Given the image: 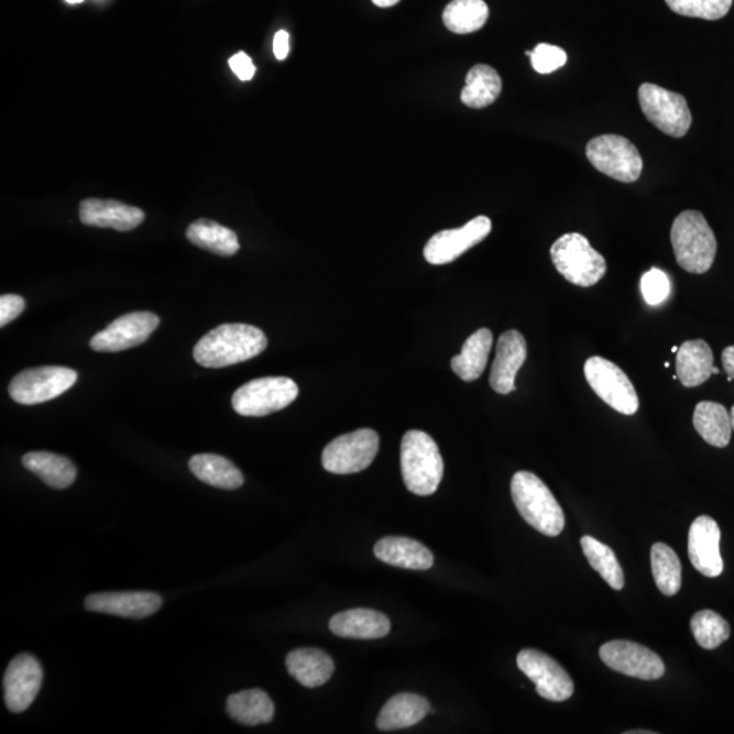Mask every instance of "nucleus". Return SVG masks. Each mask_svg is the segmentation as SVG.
Masks as SVG:
<instances>
[{"instance_id": "obj_1", "label": "nucleus", "mask_w": 734, "mask_h": 734, "mask_svg": "<svg viewBox=\"0 0 734 734\" xmlns=\"http://www.w3.org/2000/svg\"><path fill=\"white\" fill-rule=\"evenodd\" d=\"M267 344L262 329L248 324H222L199 340L194 358L207 369L228 368L262 354Z\"/></svg>"}, {"instance_id": "obj_2", "label": "nucleus", "mask_w": 734, "mask_h": 734, "mask_svg": "<svg viewBox=\"0 0 734 734\" xmlns=\"http://www.w3.org/2000/svg\"><path fill=\"white\" fill-rule=\"evenodd\" d=\"M512 499L532 528L550 537L562 534L566 524L563 508L535 473L519 471L513 476Z\"/></svg>"}, {"instance_id": "obj_3", "label": "nucleus", "mask_w": 734, "mask_h": 734, "mask_svg": "<svg viewBox=\"0 0 734 734\" xmlns=\"http://www.w3.org/2000/svg\"><path fill=\"white\" fill-rule=\"evenodd\" d=\"M670 242L676 262L690 274L708 273L715 260L716 239L702 212L687 210L675 219Z\"/></svg>"}, {"instance_id": "obj_4", "label": "nucleus", "mask_w": 734, "mask_h": 734, "mask_svg": "<svg viewBox=\"0 0 734 734\" xmlns=\"http://www.w3.org/2000/svg\"><path fill=\"white\" fill-rule=\"evenodd\" d=\"M402 473L406 487L420 496L435 494L443 476V460L435 439L412 430L403 437Z\"/></svg>"}, {"instance_id": "obj_5", "label": "nucleus", "mask_w": 734, "mask_h": 734, "mask_svg": "<svg viewBox=\"0 0 734 734\" xmlns=\"http://www.w3.org/2000/svg\"><path fill=\"white\" fill-rule=\"evenodd\" d=\"M550 253L558 273L578 287L598 285L606 273L603 254L580 233L563 234L554 242Z\"/></svg>"}, {"instance_id": "obj_6", "label": "nucleus", "mask_w": 734, "mask_h": 734, "mask_svg": "<svg viewBox=\"0 0 734 734\" xmlns=\"http://www.w3.org/2000/svg\"><path fill=\"white\" fill-rule=\"evenodd\" d=\"M587 157L596 169L622 183H635L643 175L644 161L627 138L600 135L587 144Z\"/></svg>"}, {"instance_id": "obj_7", "label": "nucleus", "mask_w": 734, "mask_h": 734, "mask_svg": "<svg viewBox=\"0 0 734 734\" xmlns=\"http://www.w3.org/2000/svg\"><path fill=\"white\" fill-rule=\"evenodd\" d=\"M583 373L593 392L615 412L628 416L638 413V393L616 363L603 357H591L583 366Z\"/></svg>"}, {"instance_id": "obj_8", "label": "nucleus", "mask_w": 734, "mask_h": 734, "mask_svg": "<svg viewBox=\"0 0 734 734\" xmlns=\"http://www.w3.org/2000/svg\"><path fill=\"white\" fill-rule=\"evenodd\" d=\"M298 392L292 379H256L234 392L231 406L242 416H265L291 406Z\"/></svg>"}, {"instance_id": "obj_9", "label": "nucleus", "mask_w": 734, "mask_h": 734, "mask_svg": "<svg viewBox=\"0 0 734 734\" xmlns=\"http://www.w3.org/2000/svg\"><path fill=\"white\" fill-rule=\"evenodd\" d=\"M639 106L653 125L664 134L681 138L689 132L692 114L683 96L653 84L640 85Z\"/></svg>"}, {"instance_id": "obj_10", "label": "nucleus", "mask_w": 734, "mask_h": 734, "mask_svg": "<svg viewBox=\"0 0 734 734\" xmlns=\"http://www.w3.org/2000/svg\"><path fill=\"white\" fill-rule=\"evenodd\" d=\"M78 374L63 366H42L23 370L9 385V393L15 403L23 406L54 401L77 383Z\"/></svg>"}, {"instance_id": "obj_11", "label": "nucleus", "mask_w": 734, "mask_h": 734, "mask_svg": "<svg viewBox=\"0 0 734 734\" xmlns=\"http://www.w3.org/2000/svg\"><path fill=\"white\" fill-rule=\"evenodd\" d=\"M377 432L361 429L329 442L322 452V467L335 475H350L372 464L379 452Z\"/></svg>"}, {"instance_id": "obj_12", "label": "nucleus", "mask_w": 734, "mask_h": 734, "mask_svg": "<svg viewBox=\"0 0 734 734\" xmlns=\"http://www.w3.org/2000/svg\"><path fill=\"white\" fill-rule=\"evenodd\" d=\"M517 666L536 684V692L551 702L568 701L574 693V681L552 657L536 649L518 653Z\"/></svg>"}, {"instance_id": "obj_13", "label": "nucleus", "mask_w": 734, "mask_h": 734, "mask_svg": "<svg viewBox=\"0 0 734 734\" xmlns=\"http://www.w3.org/2000/svg\"><path fill=\"white\" fill-rule=\"evenodd\" d=\"M600 658L606 667L629 678L657 680L666 673L660 656L632 640H611L604 644L600 647Z\"/></svg>"}, {"instance_id": "obj_14", "label": "nucleus", "mask_w": 734, "mask_h": 734, "mask_svg": "<svg viewBox=\"0 0 734 734\" xmlns=\"http://www.w3.org/2000/svg\"><path fill=\"white\" fill-rule=\"evenodd\" d=\"M160 326V317L152 311H132L119 317L90 340L91 350L119 352L146 342Z\"/></svg>"}, {"instance_id": "obj_15", "label": "nucleus", "mask_w": 734, "mask_h": 734, "mask_svg": "<svg viewBox=\"0 0 734 734\" xmlns=\"http://www.w3.org/2000/svg\"><path fill=\"white\" fill-rule=\"evenodd\" d=\"M493 223L481 216L460 229L442 230L431 237L425 247V259L432 265L454 262L461 254L482 242L491 233Z\"/></svg>"}, {"instance_id": "obj_16", "label": "nucleus", "mask_w": 734, "mask_h": 734, "mask_svg": "<svg viewBox=\"0 0 734 734\" xmlns=\"http://www.w3.org/2000/svg\"><path fill=\"white\" fill-rule=\"evenodd\" d=\"M43 669L31 655L17 656L6 669L4 702L11 713H22L31 706L42 689Z\"/></svg>"}, {"instance_id": "obj_17", "label": "nucleus", "mask_w": 734, "mask_h": 734, "mask_svg": "<svg viewBox=\"0 0 734 734\" xmlns=\"http://www.w3.org/2000/svg\"><path fill=\"white\" fill-rule=\"evenodd\" d=\"M528 357L527 340L518 331L501 335L496 344V354L491 368L490 385L500 395L516 391V377Z\"/></svg>"}, {"instance_id": "obj_18", "label": "nucleus", "mask_w": 734, "mask_h": 734, "mask_svg": "<svg viewBox=\"0 0 734 734\" xmlns=\"http://www.w3.org/2000/svg\"><path fill=\"white\" fill-rule=\"evenodd\" d=\"M721 530L712 517L701 516L689 532V558L693 568L704 577H720L724 560L720 552Z\"/></svg>"}, {"instance_id": "obj_19", "label": "nucleus", "mask_w": 734, "mask_h": 734, "mask_svg": "<svg viewBox=\"0 0 734 734\" xmlns=\"http://www.w3.org/2000/svg\"><path fill=\"white\" fill-rule=\"evenodd\" d=\"M162 598L153 592L96 593L85 600V609L98 614L143 620L158 612Z\"/></svg>"}, {"instance_id": "obj_20", "label": "nucleus", "mask_w": 734, "mask_h": 734, "mask_svg": "<svg viewBox=\"0 0 734 734\" xmlns=\"http://www.w3.org/2000/svg\"><path fill=\"white\" fill-rule=\"evenodd\" d=\"M79 219L86 227L130 231L144 221V212L118 200L86 199L80 201Z\"/></svg>"}, {"instance_id": "obj_21", "label": "nucleus", "mask_w": 734, "mask_h": 734, "mask_svg": "<svg viewBox=\"0 0 734 734\" xmlns=\"http://www.w3.org/2000/svg\"><path fill=\"white\" fill-rule=\"evenodd\" d=\"M329 629L342 638L380 639L390 634L391 621L381 612L357 609L335 615L329 621Z\"/></svg>"}, {"instance_id": "obj_22", "label": "nucleus", "mask_w": 734, "mask_h": 734, "mask_svg": "<svg viewBox=\"0 0 734 734\" xmlns=\"http://www.w3.org/2000/svg\"><path fill=\"white\" fill-rule=\"evenodd\" d=\"M374 555L381 562L395 568L429 570L435 563L429 548L409 537L388 536L375 543Z\"/></svg>"}, {"instance_id": "obj_23", "label": "nucleus", "mask_w": 734, "mask_h": 734, "mask_svg": "<svg viewBox=\"0 0 734 734\" xmlns=\"http://www.w3.org/2000/svg\"><path fill=\"white\" fill-rule=\"evenodd\" d=\"M713 350L704 340H689L679 347L676 374L686 388H695L706 383L713 375Z\"/></svg>"}, {"instance_id": "obj_24", "label": "nucleus", "mask_w": 734, "mask_h": 734, "mask_svg": "<svg viewBox=\"0 0 734 734\" xmlns=\"http://www.w3.org/2000/svg\"><path fill=\"white\" fill-rule=\"evenodd\" d=\"M288 673L306 689H316L332 678L335 662L326 651L306 647L288 653L286 657Z\"/></svg>"}, {"instance_id": "obj_25", "label": "nucleus", "mask_w": 734, "mask_h": 734, "mask_svg": "<svg viewBox=\"0 0 734 734\" xmlns=\"http://www.w3.org/2000/svg\"><path fill=\"white\" fill-rule=\"evenodd\" d=\"M429 713L431 706L424 697L416 693H397L381 710L377 726L383 732L406 730L419 724Z\"/></svg>"}, {"instance_id": "obj_26", "label": "nucleus", "mask_w": 734, "mask_h": 734, "mask_svg": "<svg viewBox=\"0 0 734 734\" xmlns=\"http://www.w3.org/2000/svg\"><path fill=\"white\" fill-rule=\"evenodd\" d=\"M493 332L487 328L478 329L470 338L462 344L459 355L453 357L452 370L462 381L472 383L481 379L487 366L491 347H493Z\"/></svg>"}, {"instance_id": "obj_27", "label": "nucleus", "mask_w": 734, "mask_h": 734, "mask_svg": "<svg viewBox=\"0 0 734 734\" xmlns=\"http://www.w3.org/2000/svg\"><path fill=\"white\" fill-rule=\"evenodd\" d=\"M227 710L231 719L247 726L269 724L275 714L269 693L259 689L233 693L228 699Z\"/></svg>"}, {"instance_id": "obj_28", "label": "nucleus", "mask_w": 734, "mask_h": 734, "mask_svg": "<svg viewBox=\"0 0 734 734\" xmlns=\"http://www.w3.org/2000/svg\"><path fill=\"white\" fill-rule=\"evenodd\" d=\"M693 427L704 441L715 448H725L732 438L731 414L720 403L701 402L693 412Z\"/></svg>"}, {"instance_id": "obj_29", "label": "nucleus", "mask_w": 734, "mask_h": 734, "mask_svg": "<svg viewBox=\"0 0 734 734\" xmlns=\"http://www.w3.org/2000/svg\"><path fill=\"white\" fill-rule=\"evenodd\" d=\"M28 471L37 475L45 484L65 490L75 482L77 468L65 456L51 452H29L22 458Z\"/></svg>"}, {"instance_id": "obj_30", "label": "nucleus", "mask_w": 734, "mask_h": 734, "mask_svg": "<svg viewBox=\"0 0 734 734\" xmlns=\"http://www.w3.org/2000/svg\"><path fill=\"white\" fill-rule=\"evenodd\" d=\"M189 470L199 481L222 490L240 489L244 475L233 462L218 454H195L189 460Z\"/></svg>"}, {"instance_id": "obj_31", "label": "nucleus", "mask_w": 734, "mask_h": 734, "mask_svg": "<svg viewBox=\"0 0 734 734\" xmlns=\"http://www.w3.org/2000/svg\"><path fill=\"white\" fill-rule=\"evenodd\" d=\"M187 239L201 250L218 254V256H234L240 250V242L233 230L222 227L208 219H199L190 223L187 229Z\"/></svg>"}, {"instance_id": "obj_32", "label": "nucleus", "mask_w": 734, "mask_h": 734, "mask_svg": "<svg viewBox=\"0 0 734 734\" xmlns=\"http://www.w3.org/2000/svg\"><path fill=\"white\" fill-rule=\"evenodd\" d=\"M502 79L487 65H476L467 75L465 88L461 91V102L473 109L490 107L501 96Z\"/></svg>"}, {"instance_id": "obj_33", "label": "nucleus", "mask_w": 734, "mask_h": 734, "mask_svg": "<svg viewBox=\"0 0 734 734\" xmlns=\"http://www.w3.org/2000/svg\"><path fill=\"white\" fill-rule=\"evenodd\" d=\"M489 14L484 0H453L445 9L442 20L450 32L470 34L481 31Z\"/></svg>"}, {"instance_id": "obj_34", "label": "nucleus", "mask_w": 734, "mask_h": 734, "mask_svg": "<svg viewBox=\"0 0 734 734\" xmlns=\"http://www.w3.org/2000/svg\"><path fill=\"white\" fill-rule=\"evenodd\" d=\"M650 560L658 591L668 598L675 596L681 588V563L678 555L666 543H656L651 547Z\"/></svg>"}, {"instance_id": "obj_35", "label": "nucleus", "mask_w": 734, "mask_h": 734, "mask_svg": "<svg viewBox=\"0 0 734 734\" xmlns=\"http://www.w3.org/2000/svg\"><path fill=\"white\" fill-rule=\"evenodd\" d=\"M581 547L589 563L603 577V580L612 589H615V591H622L624 587V573L620 560L616 559V555L612 551V548L603 545V543L594 539L592 536H583Z\"/></svg>"}, {"instance_id": "obj_36", "label": "nucleus", "mask_w": 734, "mask_h": 734, "mask_svg": "<svg viewBox=\"0 0 734 734\" xmlns=\"http://www.w3.org/2000/svg\"><path fill=\"white\" fill-rule=\"evenodd\" d=\"M691 632L699 646L713 650L731 637V626L712 610L697 612L691 620Z\"/></svg>"}, {"instance_id": "obj_37", "label": "nucleus", "mask_w": 734, "mask_h": 734, "mask_svg": "<svg viewBox=\"0 0 734 734\" xmlns=\"http://www.w3.org/2000/svg\"><path fill=\"white\" fill-rule=\"evenodd\" d=\"M666 3L676 14L716 21L730 13L733 0H666Z\"/></svg>"}, {"instance_id": "obj_38", "label": "nucleus", "mask_w": 734, "mask_h": 734, "mask_svg": "<svg viewBox=\"0 0 734 734\" xmlns=\"http://www.w3.org/2000/svg\"><path fill=\"white\" fill-rule=\"evenodd\" d=\"M640 292L647 304L657 306L666 303L670 294V281L662 270L651 269L640 280Z\"/></svg>"}, {"instance_id": "obj_39", "label": "nucleus", "mask_w": 734, "mask_h": 734, "mask_svg": "<svg viewBox=\"0 0 734 734\" xmlns=\"http://www.w3.org/2000/svg\"><path fill=\"white\" fill-rule=\"evenodd\" d=\"M530 63L535 72L551 74L568 63V55L557 45L539 44L530 52Z\"/></svg>"}, {"instance_id": "obj_40", "label": "nucleus", "mask_w": 734, "mask_h": 734, "mask_svg": "<svg viewBox=\"0 0 734 734\" xmlns=\"http://www.w3.org/2000/svg\"><path fill=\"white\" fill-rule=\"evenodd\" d=\"M25 309V299L15 294H3L0 297V327L8 326Z\"/></svg>"}, {"instance_id": "obj_41", "label": "nucleus", "mask_w": 734, "mask_h": 734, "mask_svg": "<svg viewBox=\"0 0 734 734\" xmlns=\"http://www.w3.org/2000/svg\"><path fill=\"white\" fill-rule=\"evenodd\" d=\"M229 66L231 72H233L239 79L251 80L256 73V67L253 66L252 59L245 54V52H239V54L231 56L229 61Z\"/></svg>"}, {"instance_id": "obj_42", "label": "nucleus", "mask_w": 734, "mask_h": 734, "mask_svg": "<svg viewBox=\"0 0 734 734\" xmlns=\"http://www.w3.org/2000/svg\"><path fill=\"white\" fill-rule=\"evenodd\" d=\"M291 52V36L286 31H280L274 39V54L277 61H285Z\"/></svg>"}, {"instance_id": "obj_43", "label": "nucleus", "mask_w": 734, "mask_h": 734, "mask_svg": "<svg viewBox=\"0 0 734 734\" xmlns=\"http://www.w3.org/2000/svg\"><path fill=\"white\" fill-rule=\"evenodd\" d=\"M722 366H724L725 372L730 375V381H734V346L726 347L722 351Z\"/></svg>"}, {"instance_id": "obj_44", "label": "nucleus", "mask_w": 734, "mask_h": 734, "mask_svg": "<svg viewBox=\"0 0 734 734\" xmlns=\"http://www.w3.org/2000/svg\"><path fill=\"white\" fill-rule=\"evenodd\" d=\"M372 2L377 6V8L386 9L397 4L401 0H372Z\"/></svg>"}, {"instance_id": "obj_45", "label": "nucleus", "mask_w": 734, "mask_h": 734, "mask_svg": "<svg viewBox=\"0 0 734 734\" xmlns=\"http://www.w3.org/2000/svg\"><path fill=\"white\" fill-rule=\"evenodd\" d=\"M626 734H655V732H650V731H629V732H626Z\"/></svg>"}, {"instance_id": "obj_46", "label": "nucleus", "mask_w": 734, "mask_h": 734, "mask_svg": "<svg viewBox=\"0 0 734 734\" xmlns=\"http://www.w3.org/2000/svg\"><path fill=\"white\" fill-rule=\"evenodd\" d=\"M730 414H731L732 429H733V432H734V406L732 407Z\"/></svg>"}, {"instance_id": "obj_47", "label": "nucleus", "mask_w": 734, "mask_h": 734, "mask_svg": "<svg viewBox=\"0 0 734 734\" xmlns=\"http://www.w3.org/2000/svg\"><path fill=\"white\" fill-rule=\"evenodd\" d=\"M66 2L69 3V4H78V3H83L84 0H66Z\"/></svg>"}, {"instance_id": "obj_48", "label": "nucleus", "mask_w": 734, "mask_h": 734, "mask_svg": "<svg viewBox=\"0 0 734 734\" xmlns=\"http://www.w3.org/2000/svg\"><path fill=\"white\" fill-rule=\"evenodd\" d=\"M678 350H679L678 347H673L672 349L673 352H678Z\"/></svg>"}]
</instances>
